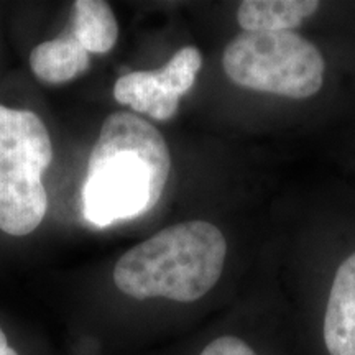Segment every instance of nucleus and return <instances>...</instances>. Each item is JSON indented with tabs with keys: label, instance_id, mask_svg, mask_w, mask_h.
I'll list each match as a JSON object with an SVG mask.
<instances>
[{
	"label": "nucleus",
	"instance_id": "obj_1",
	"mask_svg": "<svg viewBox=\"0 0 355 355\" xmlns=\"http://www.w3.org/2000/svg\"><path fill=\"white\" fill-rule=\"evenodd\" d=\"M171 171L162 132L132 112H114L101 127L83 191L84 216L97 227L157 206Z\"/></svg>",
	"mask_w": 355,
	"mask_h": 355
},
{
	"label": "nucleus",
	"instance_id": "obj_2",
	"mask_svg": "<svg viewBox=\"0 0 355 355\" xmlns=\"http://www.w3.org/2000/svg\"><path fill=\"white\" fill-rule=\"evenodd\" d=\"M225 254L224 234L214 224L181 222L123 254L114 268V282L135 300L193 303L219 282Z\"/></svg>",
	"mask_w": 355,
	"mask_h": 355
},
{
	"label": "nucleus",
	"instance_id": "obj_3",
	"mask_svg": "<svg viewBox=\"0 0 355 355\" xmlns=\"http://www.w3.org/2000/svg\"><path fill=\"white\" fill-rule=\"evenodd\" d=\"M51 159V139L42 119L0 105V230L21 237L42 224L48 207L42 175Z\"/></svg>",
	"mask_w": 355,
	"mask_h": 355
},
{
	"label": "nucleus",
	"instance_id": "obj_4",
	"mask_svg": "<svg viewBox=\"0 0 355 355\" xmlns=\"http://www.w3.org/2000/svg\"><path fill=\"white\" fill-rule=\"evenodd\" d=\"M222 66L239 87L288 99L318 94L326 71L316 44L293 32L237 35L225 46Z\"/></svg>",
	"mask_w": 355,
	"mask_h": 355
},
{
	"label": "nucleus",
	"instance_id": "obj_5",
	"mask_svg": "<svg viewBox=\"0 0 355 355\" xmlns=\"http://www.w3.org/2000/svg\"><path fill=\"white\" fill-rule=\"evenodd\" d=\"M201 64L202 56L198 48H181L163 68L133 71L119 78L114 97L119 104L128 105L155 121H170L181 97L196 83Z\"/></svg>",
	"mask_w": 355,
	"mask_h": 355
},
{
	"label": "nucleus",
	"instance_id": "obj_6",
	"mask_svg": "<svg viewBox=\"0 0 355 355\" xmlns=\"http://www.w3.org/2000/svg\"><path fill=\"white\" fill-rule=\"evenodd\" d=\"M324 343L329 355H355V254L343 261L332 282Z\"/></svg>",
	"mask_w": 355,
	"mask_h": 355
},
{
	"label": "nucleus",
	"instance_id": "obj_7",
	"mask_svg": "<svg viewBox=\"0 0 355 355\" xmlns=\"http://www.w3.org/2000/svg\"><path fill=\"white\" fill-rule=\"evenodd\" d=\"M319 6L316 0H245L237 8V21L243 32H291L316 13Z\"/></svg>",
	"mask_w": 355,
	"mask_h": 355
},
{
	"label": "nucleus",
	"instance_id": "obj_8",
	"mask_svg": "<svg viewBox=\"0 0 355 355\" xmlns=\"http://www.w3.org/2000/svg\"><path fill=\"white\" fill-rule=\"evenodd\" d=\"M30 66L43 83L64 84L89 68V53L79 44L74 33L63 35L35 46Z\"/></svg>",
	"mask_w": 355,
	"mask_h": 355
},
{
	"label": "nucleus",
	"instance_id": "obj_9",
	"mask_svg": "<svg viewBox=\"0 0 355 355\" xmlns=\"http://www.w3.org/2000/svg\"><path fill=\"white\" fill-rule=\"evenodd\" d=\"M74 37L87 53H107L119 38L112 8L102 0H78L74 3Z\"/></svg>",
	"mask_w": 355,
	"mask_h": 355
},
{
	"label": "nucleus",
	"instance_id": "obj_10",
	"mask_svg": "<svg viewBox=\"0 0 355 355\" xmlns=\"http://www.w3.org/2000/svg\"><path fill=\"white\" fill-rule=\"evenodd\" d=\"M201 355H257L254 349L235 336H222L212 340Z\"/></svg>",
	"mask_w": 355,
	"mask_h": 355
},
{
	"label": "nucleus",
	"instance_id": "obj_11",
	"mask_svg": "<svg viewBox=\"0 0 355 355\" xmlns=\"http://www.w3.org/2000/svg\"><path fill=\"white\" fill-rule=\"evenodd\" d=\"M0 355H19L15 349H12L10 345H8L7 336L2 329H0Z\"/></svg>",
	"mask_w": 355,
	"mask_h": 355
}]
</instances>
